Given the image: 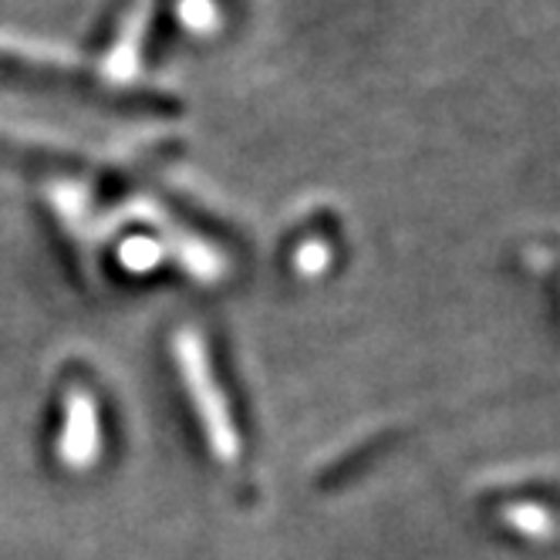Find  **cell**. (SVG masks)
Instances as JSON below:
<instances>
[{
    "label": "cell",
    "instance_id": "1",
    "mask_svg": "<svg viewBox=\"0 0 560 560\" xmlns=\"http://www.w3.org/2000/svg\"><path fill=\"white\" fill-rule=\"evenodd\" d=\"M179 358H183V372H186V382H189V392L199 406V416L207 422V432H210V443L217 450V456L223 459H233L236 456V432H233V422L220 402V392L213 388V375H210V365H207V351L199 348L196 335H183L179 338Z\"/></svg>",
    "mask_w": 560,
    "mask_h": 560
},
{
    "label": "cell",
    "instance_id": "2",
    "mask_svg": "<svg viewBox=\"0 0 560 560\" xmlns=\"http://www.w3.org/2000/svg\"><path fill=\"white\" fill-rule=\"evenodd\" d=\"M68 435H65V456H71V463H85L95 450H98V425H95V409L85 395H74L71 412H68Z\"/></svg>",
    "mask_w": 560,
    "mask_h": 560
}]
</instances>
